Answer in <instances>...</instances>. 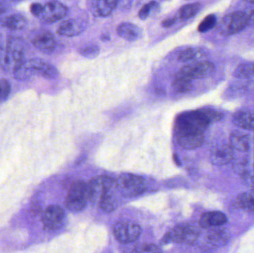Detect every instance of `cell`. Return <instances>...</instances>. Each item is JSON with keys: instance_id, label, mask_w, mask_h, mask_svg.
Listing matches in <instances>:
<instances>
[{"instance_id": "cell-1", "label": "cell", "mask_w": 254, "mask_h": 253, "mask_svg": "<svg viewBox=\"0 0 254 253\" xmlns=\"http://www.w3.org/2000/svg\"><path fill=\"white\" fill-rule=\"evenodd\" d=\"M88 186L89 201L106 212H113L118 203L119 193L116 180L100 175L92 178Z\"/></svg>"}, {"instance_id": "cell-2", "label": "cell", "mask_w": 254, "mask_h": 253, "mask_svg": "<svg viewBox=\"0 0 254 253\" xmlns=\"http://www.w3.org/2000/svg\"><path fill=\"white\" fill-rule=\"evenodd\" d=\"M19 74L22 80H27L34 75H40L46 79H55L59 75V72L52 64L39 58H32L27 59L21 65Z\"/></svg>"}, {"instance_id": "cell-3", "label": "cell", "mask_w": 254, "mask_h": 253, "mask_svg": "<svg viewBox=\"0 0 254 253\" xmlns=\"http://www.w3.org/2000/svg\"><path fill=\"white\" fill-rule=\"evenodd\" d=\"M209 125L198 110L187 111L178 116L175 124V131H188L204 134Z\"/></svg>"}, {"instance_id": "cell-4", "label": "cell", "mask_w": 254, "mask_h": 253, "mask_svg": "<svg viewBox=\"0 0 254 253\" xmlns=\"http://www.w3.org/2000/svg\"><path fill=\"white\" fill-rule=\"evenodd\" d=\"M116 181L119 193L125 198L135 197L146 189L144 179L132 174H122Z\"/></svg>"}, {"instance_id": "cell-5", "label": "cell", "mask_w": 254, "mask_h": 253, "mask_svg": "<svg viewBox=\"0 0 254 253\" xmlns=\"http://www.w3.org/2000/svg\"><path fill=\"white\" fill-rule=\"evenodd\" d=\"M89 200L87 184L83 181H77L69 189L65 199V206L71 212H80L86 207Z\"/></svg>"}, {"instance_id": "cell-6", "label": "cell", "mask_w": 254, "mask_h": 253, "mask_svg": "<svg viewBox=\"0 0 254 253\" xmlns=\"http://www.w3.org/2000/svg\"><path fill=\"white\" fill-rule=\"evenodd\" d=\"M250 22V16L246 12L237 11L230 13L221 22L219 30L225 36L233 35L243 31Z\"/></svg>"}, {"instance_id": "cell-7", "label": "cell", "mask_w": 254, "mask_h": 253, "mask_svg": "<svg viewBox=\"0 0 254 253\" xmlns=\"http://www.w3.org/2000/svg\"><path fill=\"white\" fill-rule=\"evenodd\" d=\"M30 43L40 51L50 54L56 47V40L50 31L37 29L31 31L28 36Z\"/></svg>"}, {"instance_id": "cell-8", "label": "cell", "mask_w": 254, "mask_h": 253, "mask_svg": "<svg viewBox=\"0 0 254 253\" xmlns=\"http://www.w3.org/2000/svg\"><path fill=\"white\" fill-rule=\"evenodd\" d=\"M198 233L190 227L179 225L169 231L162 239L161 244L178 243L189 244L192 245L196 241Z\"/></svg>"}, {"instance_id": "cell-9", "label": "cell", "mask_w": 254, "mask_h": 253, "mask_svg": "<svg viewBox=\"0 0 254 253\" xmlns=\"http://www.w3.org/2000/svg\"><path fill=\"white\" fill-rule=\"evenodd\" d=\"M215 66L211 62L209 61H199L194 62L183 67L179 74L192 81L193 80L205 78L213 74Z\"/></svg>"}, {"instance_id": "cell-10", "label": "cell", "mask_w": 254, "mask_h": 253, "mask_svg": "<svg viewBox=\"0 0 254 253\" xmlns=\"http://www.w3.org/2000/svg\"><path fill=\"white\" fill-rule=\"evenodd\" d=\"M116 239L122 244H129L138 239L141 233L140 226L131 221H122L114 227Z\"/></svg>"}, {"instance_id": "cell-11", "label": "cell", "mask_w": 254, "mask_h": 253, "mask_svg": "<svg viewBox=\"0 0 254 253\" xmlns=\"http://www.w3.org/2000/svg\"><path fill=\"white\" fill-rule=\"evenodd\" d=\"M68 13V8L60 1H49L43 6L41 13L38 18L42 22L52 23L61 20Z\"/></svg>"}, {"instance_id": "cell-12", "label": "cell", "mask_w": 254, "mask_h": 253, "mask_svg": "<svg viewBox=\"0 0 254 253\" xmlns=\"http://www.w3.org/2000/svg\"><path fill=\"white\" fill-rule=\"evenodd\" d=\"M65 219V212L58 205L49 206L43 212L42 216L44 228L48 231H55L62 227Z\"/></svg>"}, {"instance_id": "cell-13", "label": "cell", "mask_w": 254, "mask_h": 253, "mask_svg": "<svg viewBox=\"0 0 254 253\" xmlns=\"http://www.w3.org/2000/svg\"><path fill=\"white\" fill-rule=\"evenodd\" d=\"M5 49L14 63V68L27 60L25 58L26 45L20 37L10 36L7 38Z\"/></svg>"}, {"instance_id": "cell-14", "label": "cell", "mask_w": 254, "mask_h": 253, "mask_svg": "<svg viewBox=\"0 0 254 253\" xmlns=\"http://www.w3.org/2000/svg\"><path fill=\"white\" fill-rule=\"evenodd\" d=\"M234 158V152L231 145L217 144L210 150V160L216 166H224L231 163Z\"/></svg>"}, {"instance_id": "cell-15", "label": "cell", "mask_w": 254, "mask_h": 253, "mask_svg": "<svg viewBox=\"0 0 254 253\" xmlns=\"http://www.w3.org/2000/svg\"><path fill=\"white\" fill-rule=\"evenodd\" d=\"M176 137L179 145L186 150H195L201 147L204 142L203 133L176 130Z\"/></svg>"}, {"instance_id": "cell-16", "label": "cell", "mask_w": 254, "mask_h": 253, "mask_svg": "<svg viewBox=\"0 0 254 253\" xmlns=\"http://www.w3.org/2000/svg\"><path fill=\"white\" fill-rule=\"evenodd\" d=\"M230 145L240 152L254 153V137L234 132L230 138Z\"/></svg>"}, {"instance_id": "cell-17", "label": "cell", "mask_w": 254, "mask_h": 253, "mask_svg": "<svg viewBox=\"0 0 254 253\" xmlns=\"http://www.w3.org/2000/svg\"><path fill=\"white\" fill-rule=\"evenodd\" d=\"M86 29L85 22L80 19H69L62 22L58 28V34L64 37H75Z\"/></svg>"}, {"instance_id": "cell-18", "label": "cell", "mask_w": 254, "mask_h": 253, "mask_svg": "<svg viewBox=\"0 0 254 253\" xmlns=\"http://www.w3.org/2000/svg\"><path fill=\"white\" fill-rule=\"evenodd\" d=\"M228 218L223 212L219 211L207 212L201 215L199 220L201 227L208 229L211 227H221L226 224Z\"/></svg>"}, {"instance_id": "cell-19", "label": "cell", "mask_w": 254, "mask_h": 253, "mask_svg": "<svg viewBox=\"0 0 254 253\" xmlns=\"http://www.w3.org/2000/svg\"><path fill=\"white\" fill-rule=\"evenodd\" d=\"M233 123L243 129L254 130V112L248 109L237 111L233 116Z\"/></svg>"}, {"instance_id": "cell-20", "label": "cell", "mask_w": 254, "mask_h": 253, "mask_svg": "<svg viewBox=\"0 0 254 253\" xmlns=\"http://www.w3.org/2000/svg\"><path fill=\"white\" fill-rule=\"evenodd\" d=\"M117 34L127 41H134L140 38L141 30L137 25L131 22H123L118 26Z\"/></svg>"}, {"instance_id": "cell-21", "label": "cell", "mask_w": 254, "mask_h": 253, "mask_svg": "<svg viewBox=\"0 0 254 253\" xmlns=\"http://www.w3.org/2000/svg\"><path fill=\"white\" fill-rule=\"evenodd\" d=\"M26 25V18L19 13L9 15L0 19V25L10 31H19L23 29Z\"/></svg>"}, {"instance_id": "cell-22", "label": "cell", "mask_w": 254, "mask_h": 253, "mask_svg": "<svg viewBox=\"0 0 254 253\" xmlns=\"http://www.w3.org/2000/svg\"><path fill=\"white\" fill-rule=\"evenodd\" d=\"M236 206L249 213L254 214V189L250 193L240 194L236 200Z\"/></svg>"}, {"instance_id": "cell-23", "label": "cell", "mask_w": 254, "mask_h": 253, "mask_svg": "<svg viewBox=\"0 0 254 253\" xmlns=\"http://www.w3.org/2000/svg\"><path fill=\"white\" fill-rule=\"evenodd\" d=\"M95 16H107L113 12L118 4L117 1H96L92 2Z\"/></svg>"}, {"instance_id": "cell-24", "label": "cell", "mask_w": 254, "mask_h": 253, "mask_svg": "<svg viewBox=\"0 0 254 253\" xmlns=\"http://www.w3.org/2000/svg\"><path fill=\"white\" fill-rule=\"evenodd\" d=\"M173 87L178 93H187L192 89V81L178 72L173 80Z\"/></svg>"}, {"instance_id": "cell-25", "label": "cell", "mask_w": 254, "mask_h": 253, "mask_svg": "<svg viewBox=\"0 0 254 253\" xmlns=\"http://www.w3.org/2000/svg\"><path fill=\"white\" fill-rule=\"evenodd\" d=\"M234 76L237 78L247 79L254 76V63L244 62L240 64L234 72Z\"/></svg>"}, {"instance_id": "cell-26", "label": "cell", "mask_w": 254, "mask_h": 253, "mask_svg": "<svg viewBox=\"0 0 254 253\" xmlns=\"http://www.w3.org/2000/svg\"><path fill=\"white\" fill-rule=\"evenodd\" d=\"M201 4L200 3H192V4H186L184 5L179 11V16L182 20H187L190 19L192 16H195L198 13L201 9Z\"/></svg>"}, {"instance_id": "cell-27", "label": "cell", "mask_w": 254, "mask_h": 253, "mask_svg": "<svg viewBox=\"0 0 254 253\" xmlns=\"http://www.w3.org/2000/svg\"><path fill=\"white\" fill-rule=\"evenodd\" d=\"M201 55L202 53L199 49L189 48V49L182 51L178 56V59L181 62H188L201 57Z\"/></svg>"}, {"instance_id": "cell-28", "label": "cell", "mask_w": 254, "mask_h": 253, "mask_svg": "<svg viewBox=\"0 0 254 253\" xmlns=\"http://www.w3.org/2000/svg\"><path fill=\"white\" fill-rule=\"evenodd\" d=\"M208 239L213 245H223L229 239V234L224 230H215L209 234Z\"/></svg>"}, {"instance_id": "cell-29", "label": "cell", "mask_w": 254, "mask_h": 253, "mask_svg": "<svg viewBox=\"0 0 254 253\" xmlns=\"http://www.w3.org/2000/svg\"><path fill=\"white\" fill-rule=\"evenodd\" d=\"M0 68L4 71H13L14 63L5 48L0 47Z\"/></svg>"}, {"instance_id": "cell-30", "label": "cell", "mask_w": 254, "mask_h": 253, "mask_svg": "<svg viewBox=\"0 0 254 253\" xmlns=\"http://www.w3.org/2000/svg\"><path fill=\"white\" fill-rule=\"evenodd\" d=\"M198 111L203 116V117L207 120L209 124L219 121L223 117V114L222 113L219 112V111H216V110L212 109V108H201V109H198Z\"/></svg>"}, {"instance_id": "cell-31", "label": "cell", "mask_w": 254, "mask_h": 253, "mask_svg": "<svg viewBox=\"0 0 254 253\" xmlns=\"http://www.w3.org/2000/svg\"><path fill=\"white\" fill-rule=\"evenodd\" d=\"M216 23V17L214 14L208 15L200 23L198 30L199 32L205 33L211 30Z\"/></svg>"}, {"instance_id": "cell-32", "label": "cell", "mask_w": 254, "mask_h": 253, "mask_svg": "<svg viewBox=\"0 0 254 253\" xmlns=\"http://www.w3.org/2000/svg\"><path fill=\"white\" fill-rule=\"evenodd\" d=\"M100 49L96 45H89V46H85V47L81 48L79 50V53L82 56H85V57L92 58L96 57L98 54H99Z\"/></svg>"}, {"instance_id": "cell-33", "label": "cell", "mask_w": 254, "mask_h": 253, "mask_svg": "<svg viewBox=\"0 0 254 253\" xmlns=\"http://www.w3.org/2000/svg\"><path fill=\"white\" fill-rule=\"evenodd\" d=\"M10 83L5 79H0V102L5 101L8 95H10Z\"/></svg>"}, {"instance_id": "cell-34", "label": "cell", "mask_w": 254, "mask_h": 253, "mask_svg": "<svg viewBox=\"0 0 254 253\" xmlns=\"http://www.w3.org/2000/svg\"><path fill=\"white\" fill-rule=\"evenodd\" d=\"M134 253H162L161 249L152 244H146L136 248Z\"/></svg>"}, {"instance_id": "cell-35", "label": "cell", "mask_w": 254, "mask_h": 253, "mask_svg": "<svg viewBox=\"0 0 254 253\" xmlns=\"http://www.w3.org/2000/svg\"><path fill=\"white\" fill-rule=\"evenodd\" d=\"M155 1H150V2L147 3V4H144L143 7L140 9L139 11V17L142 20H144L146 18L149 16V13H150L152 7H154V4H155Z\"/></svg>"}, {"instance_id": "cell-36", "label": "cell", "mask_w": 254, "mask_h": 253, "mask_svg": "<svg viewBox=\"0 0 254 253\" xmlns=\"http://www.w3.org/2000/svg\"><path fill=\"white\" fill-rule=\"evenodd\" d=\"M43 4L40 3H33L30 6V10L31 13H32L34 16L38 17L39 15L41 13L42 9H43Z\"/></svg>"}, {"instance_id": "cell-37", "label": "cell", "mask_w": 254, "mask_h": 253, "mask_svg": "<svg viewBox=\"0 0 254 253\" xmlns=\"http://www.w3.org/2000/svg\"><path fill=\"white\" fill-rule=\"evenodd\" d=\"M176 19L173 18V19H167L162 22V26L164 27V28H169V27L172 26V25H174L175 22H176Z\"/></svg>"}, {"instance_id": "cell-38", "label": "cell", "mask_w": 254, "mask_h": 253, "mask_svg": "<svg viewBox=\"0 0 254 253\" xmlns=\"http://www.w3.org/2000/svg\"><path fill=\"white\" fill-rule=\"evenodd\" d=\"M7 11V8H6L5 4L3 1H0V16L4 14Z\"/></svg>"}, {"instance_id": "cell-39", "label": "cell", "mask_w": 254, "mask_h": 253, "mask_svg": "<svg viewBox=\"0 0 254 253\" xmlns=\"http://www.w3.org/2000/svg\"><path fill=\"white\" fill-rule=\"evenodd\" d=\"M251 4H254V1H250Z\"/></svg>"}]
</instances>
